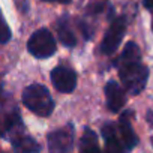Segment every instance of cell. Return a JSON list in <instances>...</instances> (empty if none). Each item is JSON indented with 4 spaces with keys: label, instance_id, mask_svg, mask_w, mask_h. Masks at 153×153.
Returning <instances> with one entry per match:
<instances>
[{
    "label": "cell",
    "instance_id": "obj_5",
    "mask_svg": "<svg viewBox=\"0 0 153 153\" xmlns=\"http://www.w3.org/2000/svg\"><path fill=\"white\" fill-rule=\"evenodd\" d=\"M74 146V126L66 125L48 134L50 153H69Z\"/></svg>",
    "mask_w": 153,
    "mask_h": 153
},
{
    "label": "cell",
    "instance_id": "obj_15",
    "mask_svg": "<svg viewBox=\"0 0 153 153\" xmlns=\"http://www.w3.org/2000/svg\"><path fill=\"white\" fill-rule=\"evenodd\" d=\"M2 93H3V86H2V83H0V98H2Z\"/></svg>",
    "mask_w": 153,
    "mask_h": 153
},
{
    "label": "cell",
    "instance_id": "obj_16",
    "mask_svg": "<svg viewBox=\"0 0 153 153\" xmlns=\"http://www.w3.org/2000/svg\"><path fill=\"white\" fill-rule=\"evenodd\" d=\"M59 2H62V3H69L71 0H59Z\"/></svg>",
    "mask_w": 153,
    "mask_h": 153
},
{
    "label": "cell",
    "instance_id": "obj_4",
    "mask_svg": "<svg viewBox=\"0 0 153 153\" xmlns=\"http://www.w3.org/2000/svg\"><path fill=\"white\" fill-rule=\"evenodd\" d=\"M125 32H126V18L117 17L110 24V27H108V30H107L104 39H102L101 51L104 54H113L119 48V45H120V42L125 36Z\"/></svg>",
    "mask_w": 153,
    "mask_h": 153
},
{
    "label": "cell",
    "instance_id": "obj_6",
    "mask_svg": "<svg viewBox=\"0 0 153 153\" xmlns=\"http://www.w3.org/2000/svg\"><path fill=\"white\" fill-rule=\"evenodd\" d=\"M51 83L60 93H71L76 86V74L66 66H57L51 71Z\"/></svg>",
    "mask_w": 153,
    "mask_h": 153
},
{
    "label": "cell",
    "instance_id": "obj_7",
    "mask_svg": "<svg viewBox=\"0 0 153 153\" xmlns=\"http://www.w3.org/2000/svg\"><path fill=\"white\" fill-rule=\"evenodd\" d=\"M105 96H107V107L113 113H119L126 104L125 90L114 80H111L105 84Z\"/></svg>",
    "mask_w": 153,
    "mask_h": 153
},
{
    "label": "cell",
    "instance_id": "obj_13",
    "mask_svg": "<svg viewBox=\"0 0 153 153\" xmlns=\"http://www.w3.org/2000/svg\"><path fill=\"white\" fill-rule=\"evenodd\" d=\"M11 29L6 24V20L2 15V11H0V44H6L11 41Z\"/></svg>",
    "mask_w": 153,
    "mask_h": 153
},
{
    "label": "cell",
    "instance_id": "obj_12",
    "mask_svg": "<svg viewBox=\"0 0 153 153\" xmlns=\"http://www.w3.org/2000/svg\"><path fill=\"white\" fill-rule=\"evenodd\" d=\"M80 152L81 153H101L99 144H98V137L90 128H86V131L81 137Z\"/></svg>",
    "mask_w": 153,
    "mask_h": 153
},
{
    "label": "cell",
    "instance_id": "obj_10",
    "mask_svg": "<svg viewBox=\"0 0 153 153\" xmlns=\"http://www.w3.org/2000/svg\"><path fill=\"white\" fill-rule=\"evenodd\" d=\"M57 36H59V41L65 45V47H75L76 45V38L71 29V23H69V18L65 15L62 17L59 21H57Z\"/></svg>",
    "mask_w": 153,
    "mask_h": 153
},
{
    "label": "cell",
    "instance_id": "obj_2",
    "mask_svg": "<svg viewBox=\"0 0 153 153\" xmlns=\"http://www.w3.org/2000/svg\"><path fill=\"white\" fill-rule=\"evenodd\" d=\"M23 104L39 117H48L54 110V101L48 89L42 84L33 83L23 90Z\"/></svg>",
    "mask_w": 153,
    "mask_h": 153
},
{
    "label": "cell",
    "instance_id": "obj_14",
    "mask_svg": "<svg viewBox=\"0 0 153 153\" xmlns=\"http://www.w3.org/2000/svg\"><path fill=\"white\" fill-rule=\"evenodd\" d=\"M143 5H144V8L153 11V0H143Z\"/></svg>",
    "mask_w": 153,
    "mask_h": 153
},
{
    "label": "cell",
    "instance_id": "obj_8",
    "mask_svg": "<svg viewBox=\"0 0 153 153\" xmlns=\"http://www.w3.org/2000/svg\"><path fill=\"white\" fill-rule=\"evenodd\" d=\"M102 135L105 138V153H126V149L113 123H105L102 126Z\"/></svg>",
    "mask_w": 153,
    "mask_h": 153
},
{
    "label": "cell",
    "instance_id": "obj_11",
    "mask_svg": "<svg viewBox=\"0 0 153 153\" xmlns=\"http://www.w3.org/2000/svg\"><path fill=\"white\" fill-rule=\"evenodd\" d=\"M12 144L17 153H39L41 152L39 143L27 135H21V134L17 135L15 138H12Z\"/></svg>",
    "mask_w": 153,
    "mask_h": 153
},
{
    "label": "cell",
    "instance_id": "obj_3",
    "mask_svg": "<svg viewBox=\"0 0 153 153\" xmlns=\"http://www.w3.org/2000/svg\"><path fill=\"white\" fill-rule=\"evenodd\" d=\"M27 50L36 59H48L56 53L57 44L50 30L39 29L30 36L27 42Z\"/></svg>",
    "mask_w": 153,
    "mask_h": 153
},
{
    "label": "cell",
    "instance_id": "obj_1",
    "mask_svg": "<svg viewBox=\"0 0 153 153\" xmlns=\"http://www.w3.org/2000/svg\"><path fill=\"white\" fill-rule=\"evenodd\" d=\"M119 75L123 87L131 95H140L149 78V69L141 63V60H131V62H117Z\"/></svg>",
    "mask_w": 153,
    "mask_h": 153
},
{
    "label": "cell",
    "instance_id": "obj_18",
    "mask_svg": "<svg viewBox=\"0 0 153 153\" xmlns=\"http://www.w3.org/2000/svg\"><path fill=\"white\" fill-rule=\"evenodd\" d=\"M44 2H54V0H44Z\"/></svg>",
    "mask_w": 153,
    "mask_h": 153
},
{
    "label": "cell",
    "instance_id": "obj_17",
    "mask_svg": "<svg viewBox=\"0 0 153 153\" xmlns=\"http://www.w3.org/2000/svg\"><path fill=\"white\" fill-rule=\"evenodd\" d=\"M152 30H153V11H152Z\"/></svg>",
    "mask_w": 153,
    "mask_h": 153
},
{
    "label": "cell",
    "instance_id": "obj_19",
    "mask_svg": "<svg viewBox=\"0 0 153 153\" xmlns=\"http://www.w3.org/2000/svg\"><path fill=\"white\" fill-rule=\"evenodd\" d=\"M0 153H3V152H0Z\"/></svg>",
    "mask_w": 153,
    "mask_h": 153
},
{
    "label": "cell",
    "instance_id": "obj_9",
    "mask_svg": "<svg viewBox=\"0 0 153 153\" xmlns=\"http://www.w3.org/2000/svg\"><path fill=\"white\" fill-rule=\"evenodd\" d=\"M129 117H131V111H126L125 114H122V117L119 120V131H117L119 137H120V140H122V143H123V146L126 149V152L134 149L137 146V143H138V138H137V135H135V132H134V129L131 126Z\"/></svg>",
    "mask_w": 153,
    "mask_h": 153
}]
</instances>
